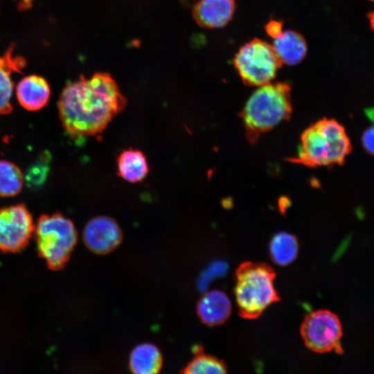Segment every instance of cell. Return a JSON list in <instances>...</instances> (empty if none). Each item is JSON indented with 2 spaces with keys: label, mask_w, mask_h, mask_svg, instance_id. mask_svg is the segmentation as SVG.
<instances>
[{
  "label": "cell",
  "mask_w": 374,
  "mask_h": 374,
  "mask_svg": "<svg viewBox=\"0 0 374 374\" xmlns=\"http://www.w3.org/2000/svg\"><path fill=\"white\" fill-rule=\"evenodd\" d=\"M362 140L366 150L374 155V126L366 130L362 135Z\"/></svg>",
  "instance_id": "obj_21"
},
{
  "label": "cell",
  "mask_w": 374,
  "mask_h": 374,
  "mask_svg": "<svg viewBox=\"0 0 374 374\" xmlns=\"http://www.w3.org/2000/svg\"><path fill=\"white\" fill-rule=\"evenodd\" d=\"M300 332L305 346L311 350L323 353L338 347L342 336L341 322L336 314L319 310L308 314Z\"/></svg>",
  "instance_id": "obj_7"
},
{
  "label": "cell",
  "mask_w": 374,
  "mask_h": 374,
  "mask_svg": "<svg viewBox=\"0 0 374 374\" xmlns=\"http://www.w3.org/2000/svg\"><path fill=\"white\" fill-rule=\"evenodd\" d=\"M273 48L282 64L296 65L305 57L308 45L304 37L294 30H285L274 39Z\"/></svg>",
  "instance_id": "obj_13"
},
{
  "label": "cell",
  "mask_w": 374,
  "mask_h": 374,
  "mask_svg": "<svg viewBox=\"0 0 374 374\" xmlns=\"http://www.w3.org/2000/svg\"><path fill=\"white\" fill-rule=\"evenodd\" d=\"M276 274L269 265L244 262L235 273V296L238 314L244 319L258 318L280 298L274 288Z\"/></svg>",
  "instance_id": "obj_4"
},
{
  "label": "cell",
  "mask_w": 374,
  "mask_h": 374,
  "mask_svg": "<svg viewBox=\"0 0 374 374\" xmlns=\"http://www.w3.org/2000/svg\"><path fill=\"white\" fill-rule=\"evenodd\" d=\"M233 64L245 84L258 87L271 82L282 65L272 45L257 38L239 48Z\"/></svg>",
  "instance_id": "obj_6"
},
{
  "label": "cell",
  "mask_w": 374,
  "mask_h": 374,
  "mask_svg": "<svg viewBox=\"0 0 374 374\" xmlns=\"http://www.w3.org/2000/svg\"><path fill=\"white\" fill-rule=\"evenodd\" d=\"M118 175L130 183L142 181L149 172L145 154L139 150L130 148L123 151L117 159Z\"/></svg>",
  "instance_id": "obj_15"
},
{
  "label": "cell",
  "mask_w": 374,
  "mask_h": 374,
  "mask_svg": "<svg viewBox=\"0 0 374 374\" xmlns=\"http://www.w3.org/2000/svg\"><path fill=\"white\" fill-rule=\"evenodd\" d=\"M235 10L234 0H199L193 8V16L203 28H220L231 20Z\"/></svg>",
  "instance_id": "obj_10"
},
{
  "label": "cell",
  "mask_w": 374,
  "mask_h": 374,
  "mask_svg": "<svg viewBox=\"0 0 374 374\" xmlns=\"http://www.w3.org/2000/svg\"><path fill=\"white\" fill-rule=\"evenodd\" d=\"M371 1H374V0H371Z\"/></svg>",
  "instance_id": "obj_24"
},
{
  "label": "cell",
  "mask_w": 374,
  "mask_h": 374,
  "mask_svg": "<svg viewBox=\"0 0 374 374\" xmlns=\"http://www.w3.org/2000/svg\"><path fill=\"white\" fill-rule=\"evenodd\" d=\"M50 154L43 152L27 169L24 181L32 189H38L44 185L50 172Z\"/></svg>",
  "instance_id": "obj_20"
},
{
  "label": "cell",
  "mask_w": 374,
  "mask_h": 374,
  "mask_svg": "<svg viewBox=\"0 0 374 374\" xmlns=\"http://www.w3.org/2000/svg\"><path fill=\"white\" fill-rule=\"evenodd\" d=\"M162 364L163 357L160 350L151 343L136 346L130 354L129 367L133 373H158Z\"/></svg>",
  "instance_id": "obj_14"
},
{
  "label": "cell",
  "mask_w": 374,
  "mask_h": 374,
  "mask_svg": "<svg viewBox=\"0 0 374 374\" xmlns=\"http://www.w3.org/2000/svg\"><path fill=\"white\" fill-rule=\"evenodd\" d=\"M291 87L287 82H269L260 86L249 97L240 112L246 136L255 143L292 114Z\"/></svg>",
  "instance_id": "obj_3"
},
{
  "label": "cell",
  "mask_w": 374,
  "mask_h": 374,
  "mask_svg": "<svg viewBox=\"0 0 374 374\" xmlns=\"http://www.w3.org/2000/svg\"><path fill=\"white\" fill-rule=\"evenodd\" d=\"M197 314L201 321L215 326L224 323L231 314V304L227 295L220 290L206 292L198 301Z\"/></svg>",
  "instance_id": "obj_11"
},
{
  "label": "cell",
  "mask_w": 374,
  "mask_h": 374,
  "mask_svg": "<svg viewBox=\"0 0 374 374\" xmlns=\"http://www.w3.org/2000/svg\"><path fill=\"white\" fill-rule=\"evenodd\" d=\"M127 100L112 75L98 72L70 82L62 89L57 108L62 125L74 141L99 136L125 107Z\"/></svg>",
  "instance_id": "obj_1"
},
{
  "label": "cell",
  "mask_w": 374,
  "mask_h": 374,
  "mask_svg": "<svg viewBox=\"0 0 374 374\" xmlns=\"http://www.w3.org/2000/svg\"><path fill=\"white\" fill-rule=\"evenodd\" d=\"M19 103L29 111H37L48 103L51 89L47 81L42 76L30 75L22 78L16 87Z\"/></svg>",
  "instance_id": "obj_12"
},
{
  "label": "cell",
  "mask_w": 374,
  "mask_h": 374,
  "mask_svg": "<svg viewBox=\"0 0 374 374\" xmlns=\"http://www.w3.org/2000/svg\"><path fill=\"white\" fill-rule=\"evenodd\" d=\"M82 238L85 246L91 251L105 255L120 245L123 234L119 225L114 219L99 215L86 224Z\"/></svg>",
  "instance_id": "obj_9"
},
{
  "label": "cell",
  "mask_w": 374,
  "mask_h": 374,
  "mask_svg": "<svg viewBox=\"0 0 374 374\" xmlns=\"http://www.w3.org/2000/svg\"><path fill=\"white\" fill-rule=\"evenodd\" d=\"M299 244L296 238L286 232L275 234L269 243L271 260L277 265L285 266L296 258Z\"/></svg>",
  "instance_id": "obj_17"
},
{
  "label": "cell",
  "mask_w": 374,
  "mask_h": 374,
  "mask_svg": "<svg viewBox=\"0 0 374 374\" xmlns=\"http://www.w3.org/2000/svg\"><path fill=\"white\" fill-rule=\"evenodd\" d=\"M35 230L33 218L24 204L0 209V250L15 252L24 248Z\"/></svg>",
  "instance_id": "obj_8"
},
{
  "label": "cell",
  "mask_w": 374,
  "mask_h": 374,
  "mask_svg": "<svg viewBox=\"0 0 374 374\" xmlns=\"http://www.w3.org/2000/svg\"><path fill=\"white\" fill-rule=\"evenodd\" d=\"M12 47L0 57V114H9L12 111L11 98L14 89L12 73L19 71L24 64L22 61L12 57Z\"/></svg>",
  "instance_id": "obj_16"
},
{
  "label": "cell",
  "mask_w": 374,
  "mask_h": 374,
  "mask_svg": "<svg viewBox=\"0 0 374 374\" xmlns=\"http://www.w3.org/2000/svg\"><path fill=\"white\" fill-rule=\"evenodd\" d=\"M195 357L184 367L187 374L226 373V366L222 360L204 354L200 347L195 348Z\"/></svg>",
  "instance_id": "obj_19"
},
{
  "label": "cell",
  "mask_w": 374,
  "mask_h": 374,
  "mask_svg": "<svg viewBox=\"0 0 374 374\" xmlns=\"http://www.w3.org/2000/svg\"><path fill=\"white\" fill-rule=\"evenodd\" d=\"M34 231L40 256L50 269H62L77 243L78 233L73 222L60 213L42 215Z\"/></svg>",
  "instance_id": "obj_5"
},
{
  "label": "cell",
  "mask_w": 374,
  "mask_h": 374,
  "mask_svg": "<svg viewBox=\"0 0 374 374\" xmlns=\"http://www.w3.org/2000/svg\"><path fill=\"white\" fill-rule=\"evenodd\" d=\"M368 19L372 30L374 31V11L368 15Z\"/></svg>",
  "instance_id": "obj_23"
},
{
  "label": "cell",
  "mask_w": 374,
  "mask_h": 374,
  "mask_svg": "<svg viewBox=\"0 0 374 374\" xmlns=\"http://www.w3.org/2000/svg\"><path fill=\"white\" fill-rule=\"evenodd\" d=\"M265 31L267 34L275 39L283 32V24L278 20H271L265 25Z\"/></svg>",
  "instance_id": "obj_22"
},
{
  "label": "cell",
  "mask_w": 374,
  "mask_h": 374,
  "mask_svg": "<svg viewBox=\"0 0 374 374\" xmlns=\"http://www.w3.org/2000/svg\"><path fill=\"white\" fill-rule=\"evenodd\" d=\"M24 177L13 163L0 161V196L12 197L19 194L23 187Z\"/></svg>",
  "instance_id": "obj_18"
},
{
  "label": "cell",
  "mask_w": 374,
  "mask_h": 374,
  "mask_svg": "<svg viewBox=\"0 0 374 374\" xmlns=\"http://www.w3.org/2000/svg\"><path fill=\"white\" fill-rule=\"evenodd\" d=\"M351 148L344 127L334 119L323 118L304 130L297 155L287 161L310 168L341 165Z\"/></svg>",
  "instance_id": "obj_2"
}]
</instances>
